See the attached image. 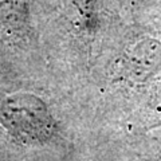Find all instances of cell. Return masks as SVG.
Returning a JSON list of instances; mask_svg holds the SVG:
<instances>
[{"label":"cell","mask_w":161,"mask_h":161,"mask_svg":"<svg viewBox=\"0 0 161 161\" xmlns=\"http://www.w3.org/2000/svg\"><path fill=\"white\" fill-rule=\"evenodd\" d=\"M40 101H31V98L22 99V97H15V99L6 101V128L23 140L35 138L40 140L50 133L51 118L48 117Z\"/></svg>","instance_id":"1"}]
</instances>
